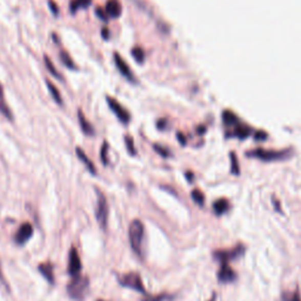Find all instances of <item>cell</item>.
Here are the masks:
<instances>
[{"label": "cell", "mask_w": 301, "mask_h": 301, "mask_svg": "<svg viewBox=\"0 0 301 301\" xmlns=\"http://www.w3.org/2000/svg\"><path fill=\"white\" fill-rule=\"evenodd\" d=\"M144 224L140 220H133L128 228V239L131 247L138 256L142 255V240H144Z\"/></svg>", "instance_id": "cell-1"}, {"label": "cell", "mask_w": 301, "mask_h": 301, "mask_svg": "<svg viewBox=\"0 0 301 301\" xmlns=\"http://www.w3.org/2000/svg\"><path fill=\"white\" fill-rule=\"evenodd\" d=\"M87 288H89V279L80 275L72 279V281L67 285V293L72 299L81 301L85 298Z\"/></svg>", "instance_id": "cell-2"}, {"label": "cell", "mask_w": 301, "mask_h": 301, "mask_svg": "<svg viewBox=\"0 0 301 301\" xmlns=\"http://www.w3.org/2000/svg\"><path fill=\"white\" fill-rule=\"evenodd\" d=\"M98 200H97V208H96V217L98 224L100 225L102 229L106 228L109 220V204L106 200V197L100 191H97Z\"/></svg>", "instance_id": "cell-3"}, {"label": "cell", "mask_w": 301, "mask_h": 301, "mask_svg": "<svg viewBox=\"0 0 301 301\" xmlns=\"http://www.w3.org/2000/svg\"><path fill=\"white\" fill-rule=\"evenodd\" d=\"M119 283H120L121 286L131 288V290L144 293L145 294V287L142 285V280L139 273L132 272V273H127V274L119 276Z\"/></svg>", "instance_id": "cell-4"}, {"label": "cell", "mask_w": 301, "mask_h": 301, "mask_svg": "<svg viewBox=\"0 0 301 301\" xmlns=\"http://www.w3.org/2000/svg\"><path fill=\"white\" fill-rule=\"evenodd\" d=\"M106 102H107L109 107L112 110V112L116 114L119 121H121L122 124H128L131 121V114L127 110H126L124 106H122L120 102L117 101L116 99L106 96Z\"/></svg>", "instance_id": "cell-5"}, {"label": "cell", "mask_w": 301, "mask_h": 301, "mask_svg": "<svg viewBox=\"0 0 301 301\" xmlns=\"http://www.w3.org/2000/svg\"><path fill=\"white\" fill-rule=\"evenodd\" d=\"M81 260L80 256L78 254V251L75 247H72L70 249V255H69V267H67V271H69V274L72 276V279L78 278V276L81 275Z\"/></svg>", "instance_id": "cell-6"}, {"label": "cell", "mask_w": 301, "mask_h": 301, "mask_svg": "<svg viewBox=\"0 0 301 301\" xmlns=\"http://www.w3.org/2000/svg\"><path fill=\"white\" fill-rule=\"evenodd\" d=\"M113 58H114V62H116V66H117L119 72L124 75V77L127 79L128 81L136 82V77H134L132 70H131V67L128 66L127 62L124 60V58H122L118 52L114 53Z\"/></svg>", "instance_id": "cell-7"}, {"label": "cell", "mask_w": 301, "mask_h": 301, "mask_svg": "<svg viewBox=\"0 0 301 301\" xmlns=\"http://www.w3.org/2000/svg\"><path fill=\"white\" fill-rule=\"evenodd\" d=\"M33 235V226L30 223L23 224L14 235V241L18 245H24L29 241Z\"/></svg>", "instance_id": "cell-8"}, {"label": "cell", "mask_w": 301, "mask_h": 301, "mask_svg": "<svg viewBox=\"0 0 301 301\" xmlns=\"http://www.w3.org/2000/svg\"><path fill=\"white\" fill-rule=\"evenodd\" d=\"M220 264L221 266L219 268V272H218V279H219V281H221V283H232V281H234L236 278L235 272L231 268L228 263L224 261V263Z\"/></svg>", "instance_id": "cell-9"}, {"label": "cell", "mask_w": 301, "mask_h": 301, "mask_svg": "<svg viewBox=\"0 0 301 301\" xmlns=\"http://www.w3.org/2000/svg\"><path fill=\"white\" fill-rule=\"evenodd\" d=\"M244 253V248L239 246L234 249H232V251H224V252H217L216 253V258L220 261V263H228V260L231 259H235L238 256L241 255Z\"/></svg>", "instance_id": "cell-10"}, {"label": "cell", "mask_w": 301, "mask_h": 301, "mask_svg": "<svg viewBox=\"0 0 301 301\" xmlns=\"http://www.w3.org/2000/svg\"><path fill=\"white\" fill-rule=\"evenodd\" d=\"M106 12L110 18H119L121 15L122 7L119 0H109L106 3Z\"/></svg>", "instance_id": "cell-11"}, {"label": "cell", "mask_w": 301, "mask_h": 301, "mask_svg": "<svg viewBox=\"0 0 301 301\" xmlns=\"http://www.w3.org/2000/svg\"><path fill=\"white\" fill-rule=\"evenodd\" d=\"M78 120H79V125H80V128H81L82 132L87 134V136H93L94 134L93 126L89 120H87L81 110L78 111Z\"/></svg>", "instance_id": "cell-12"}, {"label": "cell", "mask_w": 301, "mask_h": 301, "mask_svg": "<svg viewBox=\"0 0 301 301\" xmlns=\"http://www.w3.org/2000/svg\"><path fill=\"white\" fill-rule=\"evenodd\" d=\"M75 153H77V156L79 158V160H80L82 164L86 166V168L89 169V171L92 173V174H96L97 173V169H96V166L92 162V160L90 159L89 157L86 156V153L82 150L80 147H77L75 148Z\"/></svg>", "instance_id": "cell-13"}, {"label": "cell", "mask_w": 301, "mask_h": 301, "mask_svg": "<svg viewBox=\"0 0 301 301\" xmlns=\"http://www.w3.org/2000/svg\"><path fill=\"white\" fill-rule=\"evenodd\" d=\"M39 271L41 275L45 278L50 284H54V273H53V265L50 263L39 265Z\"/></svg>", "instance_id": "cell-14"}, {"label": "cell", "mask_w": 301, "mask_h": 301, "mask_svg": "<svg viewBox=\"0 0 301 301\" xmlns=\"http://www.w3.org/2000/svg\"><path fill=\"white\" fill-rule=\"evenodd\" d=\"M0 113H2L5 118L9 119V120H12V119H13L12 111L10 110L7 102L5 101V94H4L2 86H0Z\"/></svg>", "instance_id": "cell-15"}, {"label": "cell", "mask_w": 301, "mask_h": 301, "mask_svg": "<svg viewBox=\"0 0 301 301\" xmlns=\"http://www.w3.org/2000/svg\"><path fill=\"white\" fill-rule=\"evenodd\" d=\"M46 85H47V89H49V92L51 96H52L53 100L57 102L58 105H62V98H61V94L59 92V90L55 87V85L53 84L52 81L49 80V79H46Z\"/></svg>", "instance_id": "cell-16"}, {"label": "cell", "mask_w": 301, "mask_h": 301, "mask_svg": "<svg viewBox=\"0 0 301 301\" xmlns=\"http://www.w3.org/2000/svg\"><path fill=\"white\" fill-rule=\"evenodd\" d=\"M92 4V0H71L70 10L72 12H77L80 9H86Z\"/></svg>", "instance_id": "cell-17"}, {"label": "cell", "mask_w": 301, "mask_h": 301, "mask_svg": "<svg viewBox=\"0 0 301 301\" xmlns=\"http://www.w3.org/2000/svg\"><path fill=\"white\" fill-rule=\"evenodd\" d=\"M213 208H214V212H216L217 216H221V214H224V213L228 209V204L226 200L220 199V200L216 201L214 205H213Z\"/></svg>", "instance_id": "cell-18"}, {"label": "cell", "mask_w": 301, "mask_h": 301, "mask_svg": "<svg viewBox=\"0 0 301 301\" xmlns=\"http://www.w3.org/2000/svg\"><path fill=\"white\" fill-rule=\"evenodd\" d=\"M44 60H45V65H46V67H47V70H49V72L53 75L54 78H57V79H62V77H61V74L58 72V70L55 69V66L53 65V62H52V60H51V59L47 57V55H45V57H44Z\"/></svg>", "instance_id": "cell-19"}, {"label": "cell", "mask_w": 301, "mask_h": 301, "mask_svg": "<svg viewBox=\"0 0 301 301\" xmlns=\"http://www.w3.org/2000/svg\"><path fill=\"white\" fill-rule=\"evenodd\" d=\"M60 59H61V61L64 62V65L66 67H69V69H71V70L77 69V66H75L73 59L71 58V55L67 53L66 51H61V52H60Z\"/></svg>", "instance_id": "cell-20"}, {"label": "cell", "mask_w": 301, "mask_h": 301, "mask_svg": "<svg viewBox=\"0 0 301 301\" xmlns=\"http://www.w3.org/2000/svg\"><path fill=\"white\" fill-rule=\"evenodd\" d=\"M132 57L134 58V60L137 62H139V64H142L145 60V52L144 50L141 49L139 46H136L132 49Z\"/></svg>", "instance_id": "cell-21"}, {"label": "cell", "mask_w": 301, "mask_h": 301, "mask_svg": "<svg viewBox=\"0 0 301 301\" xmlns=\"http://www.w3.org/2000/svg\"><path fill=\"white\" fill-rule=\"evenodd\" d=\"M124 139H125V145H126V149H127V152L131 154V156H136L137 148H136V146H134L133 138L128 136V134H126Z\"/></svg>", "instance_id": "cell-22"}, {"label": "cell", "mask_w": 301, "mask_h": 301, "mask_svg": "<svg viewBox=\"0 0 301 301\" xmlns=\"http://www.w3.org/2000/svg\"><path fill=\"white\" fill-rule=\"evenodd\" d=\"M109 149H110V145L107 142H104L102 144V147L100 150V156H101V161L104 165H107L109 164Z\"/></svg>", "instance_id": "cell-23"}, {"label": "cell", "mask_w": 301, "mask_h": 301, "mask_svg": "<svg viewBox=\"0 0 301 301\" xmlns=\"http://www.w3.org/2000/svg\"><path fill=\"white\" fill-rule=\"evenodd\" d=\"M192 198H193V200L196 201L197 204L204 205V196L200 191H198V189H196V191H193L192 192Z\"/></svg>", "instance_id": "cell-24"}, {"label": "cell", "mask_w": 301, "mask_h": 301, "mask_svg": "<svg viewBox=\"0 0 301 301\" xmlns=\"http://www.w3.org/2000/svg\"><path fill=\"white\" fill-rule=\"evenodd\" d=\"M167 299H168V296L166 294H159V295H156V296L147 295V296H145V298L142 299L141 301H165Z\"/></svg>", "instance_id": "cell-25"}, {"label": "cell", "mask_w": 301, "mask_h": 301, "mask_svg": "<svg viewBox=\"0 0 301 301\" xmlns=\"http://www.w3.org/2000/svg\"><path fill=\"white\" fill-rule=\"evenodd\" d=\"M96 14L99 19H101V20H104V22H107L109 18H110L107 12H106L104 9H101V7H97Z\"/></svg>", "instance_id": "cell-26"}, {"label": "cell", "mask_w": 301, "mask_h": 301, "mask_svg": "<svg viewBox=\"0 0 301 301\" xmlns=\"http://www.w3.org/2000/svg\"><path fill=\"white\" fill-rule=\"evenodd\" d=\"M154 149H156L161 157H168L169 156L168 150L166 149L165 147H162V146H160V145H154Z\"/></svg>", "instance_id": "cell-27"}, {"label": "cell", "mask_w": 301, "mask_h": 301, "mask_svg": "<svg viewBox=\"0 0 301 301\" xmlns=\"http://www.w3.org/2000/svg\"><path fill=\"white\" fill-rule=\"evenodd\" d=\"M49 4H50V9H51V11L53 12V14L57 15V14H58V12H59V10H58V6H57V4H55L54 2H52V0H50Z\"/></svg>", "instance_id": "cell-28"}, {"label": "cell", "mask_w": 301, "mask_h": 301, "mask_svg": "<svg viewBox=\"0 0 301 301\" xmlns=\"http://www.w3.org/2000/svg\"><path fill=\"white\" fill-rule=\"evenodd\" d=\"M101 35H102V38L107 40V39L110 38V30L106 29V27H104V29L101 30Z\"/></svg>", "instance_id": "cell-29"}, {"label": "cell", "mask_w": 301, "mask_h": 301, "mask_svg": "<svg viewBox=\"0 0 301 301\" xmlns=\"http://www.w3.org/2000/svg\"><path fill=\"white\" fill-rule=\"evenodd\" d=\"M287 301H301V298H300L299 293H294V294H293L291 296V299L287 300Z\"/></svg>", "instance_id": "cell-30"}, {"label": "cell", "mask_w": 301, "mask_h": 301, "mask_svg": "<svg viewBox=\"0 0 301 301\" xmlns=\"http://www.w3.org/2000/svg\"><path fill=\"white\" fill-rule=\"evenodd\" d=\"M0 281H2V284L6 285V286H7V284H6V280H5V278H4V275H3V272H2V266H0Z\"/></svg>", "instance_id": "cell-31"}, {"label": "cell", "mask_w": 301, "mask_h": 301, "mask_svg": "<svg viewBox=\"0 0 301 301\" xmlns=\"http://www.w3.org/2000/svg\"><path fill=\"white\" fill-rule=\"evenodd\" d=\"M209 301H216V295H213V296H212V299L209 300Z\"/></svg>", "instance_id": "cell-32"}, {"label": "cell", "mask_w": 301, "mask_h": 301, "mask_svg": "<svg viewBox=\"0 0 301 301\" xmlns=\"http://www.w3.org/2000/svg\"><path fill=\"white\" fill-rule=\"evenodd\" d=\"M97 301H105V300H97Z\"/></svg>", "instance_id": "cell-33"}]
</instances>
